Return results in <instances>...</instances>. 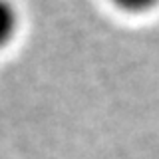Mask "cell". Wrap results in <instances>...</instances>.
Wrapping results in <instances>:
<instances>
[{
	"label": "cell",
	"instance_id": "obj_1",
	"mask_svg": "<svg viewBox=\"0 0 159 159\" xmlns=\"http://www.w3.org/2000/svg\"><path fill=\"white\" fill-rule=\"evenodd\" d=\"M16 24H18V16L14 6L8 0H0V48L6 46L10 38L14 36Z\"/></svg>",
	"mask_w": 159,
	"mask_h": 159
},
{
	"label": "cell",
	"instance_id": "obj_2",
	"mask_svg": "<svg viewBox=\"0 0 159 159\" xmlns=\"http://www.w3.org/2000/svg\"><path fill=\"white\" fill-rule=\"evenodd\" d=\"M117 4H121L123 8H129V10H145L149 6L157 2V0H116Z\"/></svg>",
	"mask_w": 159,
	"mask_h": 159
}]
</instances>
